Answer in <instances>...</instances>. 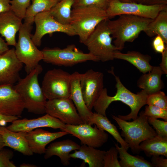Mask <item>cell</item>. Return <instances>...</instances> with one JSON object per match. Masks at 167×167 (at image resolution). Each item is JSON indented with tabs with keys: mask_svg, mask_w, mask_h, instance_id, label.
<instances>
[{
	"mask_svg": "<svg viewBox=\"0 0 167 167\" xmlns=\"http://www.w3.org/2000/svg\"><path fill=\"white\" fill-rule=\"evenodd\" d=\"M109 72L115 77L116 92L114 96H110L107 94V89L104 88L93 108L96 113L106 116V109L110 104L113 101H120L129 106L131 111L126 115H119L118 117L126 121L135 119L140 109L146 105L148 95L143 90L136 94L132 92L125 87L119 77L115 74L113 68Z\"/></svg>",
	"mask_w": 167,
	"mask_h": 167,
	"instance_id": "1",
	"label": "cell"
},
{
	"mask_svg": "<svg viewBox=\"0 0 167 167\" xmlns=\"http://www.w3.org/2000/svg\"><path fill=\"white\" fill-rule=\"evenodd\" d=\"M42 71V67L39 64L25 77L20 78L13 86L21 96L24 108L28 112L36 114L45 113L47 99L38 81L39 75Z\"/></svg>",
	"mask_w": 167,
	"mask_h": 167,
	"instance_id": "2",
	"label": "cell"
},
{
	"mask_svg": "<svg viewBox=\"0 0 167 167\" xmlns=\"http://www.w3.org/2000/svg\"><path fill=\"white\" fill-rule=\"evenodd\" d=\"M118 19L111 20L108 24L112 38L115 39L114 45L118 49H122L126 42H132L144 32L152 19L137 16L122 15Z\"/></svg>",
	"mask_w": 167,
	"mask_h": 167,
	"instance_id": "3",
	"label": "cell"
},
{
	"mask_svg": "<svg viewBox=\"0 0 167 167\" xmlns=\"http://www.w3.org/2000/svg\"><path fill=\"white\" fill-rule=\"evenodd\" d=\"M112 118L121 129V136L124 138V140L134 154L140 153L139 146L141 143L157 135L150 126L148 117L143 114V111L132 122H127L114 115H112Z\"/></svg>",
	"mask_w": 167,
	"mask_h": 167,
	"instance_id": "4",
	"label": "cell"
},
{
	"mask_svg": "<svg viewBox=\"0 0 167 167\" xmlns=\"http://www.w3.org/2000/svg\"><path fill=\"white\" fill-rule=\"evenodd\" d=\"M105 10L94 6L73 8L70 24L84 44L96 26L108 19Z\"/></svg>",
	"mask_w": 167,
	"mask_h": 167,
	"instance_id": "5",
	"label": "cell"
},
{
	"mask_svg": "<svg viewBox=\"0 0 167 167\" xmlns=\"http://www.w3.org/2000/svg\"><path fill=\"white\" fill-rule=\"evenodd\" d=\"M108 19L101 22L84 43L89 53L102 62L113 60L114 54L118 50L112 43L113 38L108 25Z\"/></svg>",
	"mask_w": 167,
	"mask_h": 167,
	"instance_id": "6",
	"label": "cell"
},
{
	"mask_svg": "<svg viewBox=\"0 0 167 167\" xmlns=\"http://www.w3.org/2000/svg\"><path fill=\"white\" fill-rule=\"evenodd\" d=\"M32 25L22 24L15 46L16 55L20 61L25 64V70L27 74L36 68L43 59L41 51L37 48L32 40Z\"/></svg>",
	"mask_w": 167,
	"mask_h": 167,
	"instance_id": "7",
	"label": "cell"
},
{
	"mask_svg": "<svg viewBox=\"0 0 167 167\" xmlns=\"http://www.w3.org/2000/svg\"><path fill=\"white\" fill-rule=\"evenodd\" d=\"M41 51L44 62L58 66H72L89 61H99L96 57L89 53H84L73 44L63 49L46 47Z\"/></svg>",
	"mask_w": 167,
	"mask_h": 167,
	"instance_id": "8",
	"label": "cell"
},
{
	"mask_svg": "<svg viewBox=\"0 0 167 167\" xmlns=\"http://www.w3.org/2000/svg\"><path fill=\"white\" fill-rule=\"evenodd\" d=\"M71 74L60 69L54 68L45 74L41 88L47 99L69 98Z\"/></svg>",
	"mask_w": 167,
	"mask_h": 167,
	"instance_id": "9",
	"label": "cell"
},
{
	"mask_svg": "<svg viewBox=\"0 0 167 167\" xmlns=\"http://www.w3.org/2000/svg\"><path fill=\"white\" fill-rule=\"evenodd\" d=\"M166 9L167 4L148 5L119 0H109L105 11L109 19L116 16L128 15L153 19L161 11Z\"/></svg>",
	"mask_w": 167,
	"mask_h": 167,
	"instance_id": "10",
	"label": "cell"
},
{
	"mask_svg": "<svg viewBox=\"0 0 167 167\" xmlns=\"http://www.w3.org/2000/svg\"><path fill=\"white\" fill-rule=\"evenodd\" d=\"M34 23L36 30L34 34L31 35V39L36 47H40L41 39L47 34L54 32L64 33L70 36L76 35L73 28L70 24H63L55 20L49 11L41 12L35 17Z\"/></svg>",
	"mask_w": 167,
	"mask_h": 167,
	"instance_id": "11",
	"label": "cell"
},
{
	"mask_svg": "<svg viewBox=\"0 0 167 167\" xmlns=\"http://www.w3.org/2000/svg\"><path fill=\"white\" fill-rule=\"evenodd\" d=\"M45 111V113L58 119L65 124L77 125L84 123L70 98L48 100Z\"/></svg>",
	"mask_w": 167,
	"mask_h": 167,
	"instance_id": "12",
	"label": "cell"
},
{
	"mask_svg": "<svg viewBox=\"0 0 167 167\" xmlns=\"http://www.w3.org/2000/svg\"><path fill=\"white\" fill-rule=\"evenodd\" d=\"M92 125L85 123L77 125L65 124L63 131L78 138L82 144L95 148L100 147L107 141L108 135L95 125L94 127Z\"/></svg>",
	"mask_w": 167,
	"mask_h": 167,
	"instance_id": "13",
	"label": "cell"
},
{
	"mask_svg": "<svg viewBox=\"0 0 167 167\" xmlns=\"http://www.w3.org/2000/svg\"><path fill=\"white\" fill-rule=\"evenodd\" d=\"M80 85L84 101L91 111L104 89V75L92 69L80 74Z\"/></svg>",
	"mask_w": 167,
	"mask_h": 167,
	"instance_id": "14",
	"label": "cell"
},
{
	"mask_svg": "<svg viewBox=\"0 0 167 167\" xmlns=\"http://www.w3.org/2000/svg\"><path fill=\"white\" fill-rule=\"evenodd\" d=\"M24 109L23 101L13 85L0 84V114L19 118Z\"/></svg>",
	"mask_w": 167,
	"mask_h": 167,
	"instance_id": "15",
	"label": "cell"
},
{
	"mask_svg": "<svg viewBox=\"0 0 167 167\" xmlns=\"http://www.w3.org/2000/svg\"><path fill=\"white\" fill-rule=\"evenodd\" d=\"M23 64L17 58L13 48L0 56V84L12 85L20 78Z\"/></svg>",
	"mask_w": 167,
	"mask_h": 167,
	"instance_id": "16",
	"label": "cell"
},
{
	"mask_svg": "<svg viewBox=\"0 0 167 167\" xmlns=\"http://www.w3.org/2000/svg\"><path fill=\"white\" fill-rule=\"evenodd\" d=\"M6 126L9 130L15 132H27L37 128L44 127L59 129L63 131L65 124L58 119L46 113L36 118L17 119Z\"/></svg>",
	"mask_w": 167,
	"mask_h": 167,
	"instance_id": "17",
	"label": "cell"
},
{
	"mask_svg": "<svg viewBox=\"0 0 167 167\" xmlns=\"http://www.w3.org/2000/svg\"><path fill=\"white\" fill-rule=\"evenodd\" d=\"M68 134L65 131L52 132L40 128L26 132V137L33 153L42 154L45 153L48 144Z\"/></svg>",
	"mask_w": 167,
	"mask_h": 167,
	"instance_id": "18",
	"label": "cell"
},
{
	"mask_svg": "<svg viewBox=\"0 0 167 167\" xmlns=\"http://www.w3.org/2000/svg\"><path fill=\"white\" fill-rule=\"evenodd\" d=\"M80 74L75 71L71 74L69 98L73 101L84 123L91 124L93 113L85 104L80 85Z\"/></svg>",
	"mask_w": 167,
	"mask_h": 167,
	"instance_id": "19",
	"label": "cell"
},
{
	"mask_svg": "<svg viewBox=\"0 0 167 167\" xmlns=\"http://www.w3.org/2000/svg\"><path fill=\"white\" fill-rule=\"evenodd\" d=\"M22 20L11 10L0 13V34L8 45L15 46L16 34L22 24Z\"/></svg>",
	"mask_w": 167,
	"mask_h": 167,
	"instance_id": "20",
	"label": "cell"
},
{
	"mask_svg": "<svg viewBox=\"0 0 167 167\" xmlns=\"http://www.w3.org/2000/svg\"><path fill=\"white\" fill-rule=\"evenodd\" d=\"M26 132L11 131L5 126H0V134L5 147H10L27 156L33 153L30 149L26 137Z\"/></svg>",
	"mask_w": 167,
	"mask_h": 167,
	"instance_id": "21",
	"label": "cell"
},
{
	"mask_svg": "<svg viewBox=\"0 0 167 167\" xmlns=\"http://www.w3.org/2000/svg\"><path fill=\"white\" fill-rule=\"evenodd\" d=\"M80 145L70 139L56 141L50 144L46 148L44 158L48 159L54 156L58 157L61 163L64 166L70 164V153L73 151L78 150Z\"/></svg>",
	"mask_w": 167,
	"mask_h": 167,
	"instance_id": "22",
	"label": "cell"
},
{
	"mask_svg": "<svg viewBox=\"0 0 167 167\" xmlns=\"http://www.w3.org/2000/svg\"><path fill=\"white\" fill-rule=\"evenodd\" d=\"M148 72L142 75L137 83L138 86L148 95L161 90L164 86L161 77L164 73L159 66H153Z\"/></svg>",
	"mask_w": 167,
	"mask_h": 167,
	"instance_id": "23",
	"label": "cell"
},
{
	"mask_svg": "<svg viewBox=\"0 0 167 167\" xmlns=\"http://www.w3.org/2000/svg\"><path fill=\"white\" fill-rule=\"evenodd\" d=\"M105 151L82 144L79 149L70 153L71 158L79 159L88 164L89 167H103V157Z\"/></svg>",
	"mask_w": 167,
	"mask_h": 167,
	"instance_id": "24",
	"label": "cell"
},
{
	"mask_svg": "<svg viewBox=\"0 0 167 167\" xmlns=\"http://www.w3.org/2000/svg\"><path fill=\"white\" fill-rule=\"evenodd\" d=\"M114 59L126 61L135 66L143 74L150 71L153 66L150 64L151 57L143 54L136 51H128L126 53H121L118 50L114 54Z\"/></svg>",
	"mask_w": 167,
	"mask_h": 167,
	"instance_id": "25",
	"label": "cell"
},
{
	"mask_svg": "<svg viewBox=\"0 0 167 167\" xmlns=\"http://www.w3.org/2000/svg\"><path fill=\"white\" fill-rule=\"evenodd\" d=\"M140 151L148 157L162 155L167 157V136L157 135L142 142L139 144Z\"/></svg>",
	"mask_w": 167,
	"mask_h": 167,
	"instance_id": "26",
	"label": "cell"
},
{
	"mask_svg": "<svg viewBox=\"0 0 167 167\" xmlns=\"http://www.w3.org/2000/svg\"><path fill=\"white\" fill-rule=\"evenodd\" d=\"M95 124L97 128L106 131L111 134L121 146L127 151L129 148L128 144L123 139L116 126L112 124L107 118L97 113H93L91 119V124Z\"/></svg>",
	"mask_w": 167,
	"mask_h": 167,
	"instance_id": "27",
	"label": "cell"
},
{
	"mask_svg": "<svg viewBox=\"0 0 167 167\" xmlns=\"http://www.w3.org/2000/svg\"><path fill=\"white\" fill-rule=\"evenodd\" d=\"M149 37L160 36L167 44V9L161 11L144 32Z\"/></svg>",
	"mask_w": 167,
	"mask_h": 167,
	"instance_id": "28",
	"label": "cell"
},
{
	"mask_svg": "<svg viewBox=\"0 0 167 167\" xmlns=\"http://www.w3.org/2000/svg\"><path fill=\"white\" fill-rule=\"evenodd\" d=\"M28 8L24 17V23L32 25L35 17L39 13L49 11L58 2L56 0H32Z\"/></svg>",
	"mask_w": 167,
	"mask_h": 167,
	"instance_id": "29",
	"label": "cell"
},
{
	"mask_svg": "<svg viewBox=\"0 0 167 167\" xmlns=\"http://www.w3.org/2000/svg\"><path fill=\"white\" fill-rule=\"evenodd\" d=\"M74 0H61L49 11L50 14L58 22L70 24L71 8Z\"/></svg>",
	"mask_w": 167,
	"mask_h": 167,
	"instance_id": "30",
	"label": "cell"
},
{
	"mask_svg": "<svg viewBox=\"0 0 167 167\" xmlns=\"http://www.w3.org/2000/svg\"><path fill=\"white\" fill-rule=\"evenodd\" d=\"M117 149L121 167H153L152 163L139 156H134L129 154L123 147L115 144Z\"/></svg>",
	"mask_w": 167,
	"mask_h": 167,
	"instance_id": "31",
	"label": "cell"
},
{
	"mask_svg": "<svg viewBox=\"0 0 167 167\" xmlns=\"http://www.w3.org/2000/svg\"><path fill=\"white\" fill-rule=\"evenodd\" d=\"M146 104L167 109V96L165 93L161 90L148 95L146 100Z\"/></svg>",
	"mask_w": 167,
	"mask_h": 167,
	"instance_id": "32",
	"label": "cell"
},
{
	"mask_svg": "<svg viewBox=\"0 0 167 167\" xmlns=\"http://www.w3.org/2000/svg\"><path fill=\"white\" fill-rule=\"evenodd\" d=\"M31 0H10L11 10L18 17L23 19Z\"/></svg>",
	"mask_w": 167,
	"mask_h": 167,
	"instance_id": "33",
	"label": "cell"
},
{
	"mask_svg": "<svg viewBox=\"0 0 167 167\" xmlns=\"http://www.w3.org/2000/svg\"><path fill=\"white\" fill-rule=\"evenodd\" d=\"M118 154L117 149L114 147L105 151L103 157V167H121L118 160Z\"/></svg>",
	"mask_w": 167,
	"mask_h": 167,
	"instance_id": "34",
	"label": "cell"
},
{
	"mask_svg": "<svg viewBox=\"0 0 167 167\" xmlns=\"http://www.w3.org/2000/svg\"><path fill=\"white\" fill-rule=\"evenodd\" d=\"M143 113L145 115L148 117L155 119L161 118L167 121V109L155 106L148 105L146 106Z\"/></svg>",
	"mask_w": 167,
	"mask_h": 167,
	"instance_id": "35",
	"label": "cell"
},
{
	"mask_svg": "<svg viewBox=\"0 0 167 167\" xmlns=\"http://www.w3.org/2000/svg\"><path fill=\"white\" fill-rule=\"evenodd\" d=\"M109 0H74L72 7L95 6L106 10Z\"/></svg>",
	"mask_w": 167,
	"mask_h": 167,
	"instance_id": "36",
	"label": "cell"
},
{
	"mask_svg": "<svg viewBox=\"0 0 167 167\" xmlns=\"http://www.w3.org/2000/svg\"><path fill=\"white\" fill-rule=\"evenodd\" d=\"M148 121L152 125L157 135L167 136V121L148 117Z\"/></svg>",
	"mask_w": 167,
	"mask_h": 167,
	"instance_id": "37",
	"label": "cell"
},
{
	"mask_svg": "<svg viewBox=\"0 0 167 167\" xmlns=\"http://www.w3.org/2000/svg\"><path fill=\"white\" fill-rule=\"evenodd\" d=\"M14 156L11 150L3 148L0 150V167H16V166L11 161Z\"/></svg>",
	"mask_w": 167,
	"mask_h": 167,
	"instance_id": "38",
	"label": "cell"
},
{
	"mask_svg": "<svg viewBox=\"0 0 167 167\" xmlns=\"http://www.w3.org/2000/svg\"><path fill=\"white\" fill-rule=\"evenodd\" d=\"M162 38L159 35H156L152 42V46L155 51L156 53L162 54L165 50L167 45Z\"/></svg>",
	"mask_w": 167,
	"mask_h": 167,
	"instance_id": "39",
	"label": "cell"
},
{
	"mask_svg": "<svg viewBox=\"0 0 167 167\" xmlns=\"http://www.w3.org/2000/svg\"><path fill=\"white\" fill-rule=\"evenodd\" d=\"M151 161L153 167H167V159L163 158L160 156H152Z\"/></svg>",
	"mask_w": 167,
	"mask_h": 167,
	"instance_id": "40",
	"label": "cell"
},
{
	"mask_svg": "<svg viewBox=\"0 0 167 167\" xmlns=\"http://www.w3.org/2000/svg\"><path fill=\"white\" fill-rule=\"evenodd\" d=\"M16 116L5 115L0 114V126H5L8 123H12L19 118Z\"/></svg>",
	"mask_w": 167,
	"mask_h": 167,
	"instance_id": "41",
	"label": "cell"
},
{
	"mask_svg": "<svg viewBox=\"0 0 167 167\" xmlns=\"http://www.w3.org/2000/svg\"><path fill=\"white\" fill-rule=\"evenodd\" d=\"M162 60L159 67L164 74H167V46H166L164 51L161 54Z\"/></svg>",
	"mask_w": 167,
	"mask_h": 167,
	"instance_id": "42",
	"label": "cell"
},
{
	"mask_svg": "<svg viewBox=\"0 0 167 167\" xmlns=\"http://www.w3.org/2000/svg\"><path fill=\"white\" fill-rule=\"evenodd\" d=\"M139 3L148 5L167 4V0H141Z\"/></svg>",
	"mask_w": 167,
	"mask_h": 167,
	"instance_id": "43",
	"label": "cell"
},
{
	"mask_svg": "<svg viewBox=\"0 0 167 167\" xmlns=\"http://www.w3.org/2000/svg\"><path fill=\"white\" fill-rule=\"evenodd\" d=\"M10 0H0V13L11 10Z\"/></svg>",
	"mask_w": 167,
	"mask_h": 167,
	"instance_id": "44",
	"label": "cell"
},
{
	"mask_svg": "<svg viewBox=\"0 0 167 167\" xmlns=\"http://www.w3.org/2000/svg\"><path fill=\"white\" fill-rule=\"evenodd\" d=\"M6 42L0 36V54H2L9 49Z\"/></svg>",
	"mask_w": 167,
	"mask_h": 167,
	"instance_id": "45",
	"label": "cell"
},
{
	"mask_svg": "<svg viewBox=\"0 0 167 167\" xmlns=\"http://www.w3.org/2000/svg\"><path fill=\"white\" fill-rule=\"evenodd\" d=\"M20 167H36L37 166L36 165L25 163L21 164L19 166Z\"/></svg>",
	"mask_w": 167,
	"mask_h": 167,
	"instance_id": "46",
	"label": "cell"
},
{
	"mask_svg": "<svg viewBox=\"0 0 167 167\" xmlns=\"http://www.w3.org/2000/svg\"><path fill=\"white\" fill-rule=\"evenodd\" d=\"M5 147L3 138L0 134V150L3 148Z\"/></svg>",
	"mask_w": 167,
	"mask_h": 167,
	"instance_id": "47",
	"label": "cell"
},
{
	"mask_svg": "<svg viewBox=\"0 0 167 167\" xmlns=\"http://www.w3.org/2000/svg\"><path fill=\"white\" fill-rule=\"evenodd\" d=\"M121 1L125 2H135L139 3L141 0H119Z\"/></svg>",
	"mask_w": 167,
	"mask_h": 167,
	"instance_id": "48",
	"label": "cell"
},
{
	"mask_svg": "<svg viewBox=\"0 0 167 167\" xmlns=\"http://www.w3.org/2000/svg\"><path fill=\"white\" fill-rule=\"evenodd\" d=\"M58 2L59 1L61 0H56Z\"/></svg>",
	"mask_w": 167,
	"mask_h": 167,
	"instance_id": "49",
	"label": "cell"
},
{
	"mask_svg": "<svg viewBox=\"0 0 167 167\" xmlns=\"http://www.w3.org/2000/svg\"><path fill=\"white\" fill-rule=\"evenodd\" d=\"M1 54H0V56L1 55Z\"/></svg>",
	"mask_w": 167,
	"mask_h": 167,
	"instance_id": "50",
	"label": "cell"
}]
</instances>
